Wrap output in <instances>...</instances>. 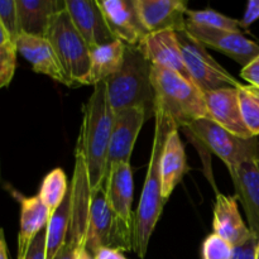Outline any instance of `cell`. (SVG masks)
I'll use <instances>...</instances> for the list:
<instances>
[{
    "mask_svg": "<svg viewBox=\"0 0 259 259\" xmlns=\"http://www.w3.org/2000/svg\"><path fill=\"white\" fill-rule=\"evenodd\" d=\"M0 23L9 35L10 40L15 45V40L20 34L15 0H0Z\"/></svg>",
    "mask_w": 259,
    "mask_h": 259,
    "instance_id": "28",
    "label": "cell"
},
{
    "mask_svg": "<svg viewBox=\"0 0 259 259\" xmlns=\"http://www.w3.org/2000/svg\"><path fill=\"white\" fill-rule=\"evenodd\" d=\"M146 120H148L147 114L141 108L124 109L114 114L106 171L116 163H131L137 137Z\"/></svg>",
    "mask_w": 259,
    "mask_h": 259,
    "instance_id": "10",
    "label": "cell"
},
{
    "mask_svg": "<svg viewBox=\"0 0 259 259\" xmlns=\"http://www.w3.org/2000/svg\"><path fill=\"white\" fill-rule=\"evenodd\" d=\"M56 51L73 88L89 85L91 70L90 47L73 25L67 10L57 13L46 35Z\"/></svg>",
    "mask_w": 259,
    "mask_h": 259,
    "instance_id": "6",
    "label": "cell"
},
{
    "mask_svg": "<svg viewBox=\"0 0 259 259\" xmlns=\"http://www.w3.org/2000/svg\"><path fill=\"white\" fill-rule=\"evenodd\" d=\"M204 95L207 118L234 136L244 139L254 138L243 121L237 88H222L207 91Z\"/></svg>",
    "mask_w": 259,
    "mask_h": 259,
    "instance_id": "14",
    "label": "cell"
},
{
    "mask_svg": "<svg viewBox=\"0 0 259 259\" xmlns=\"http://www.w3.org/2000/svg\"><path fill=\"white\" fill-rule=\"evenodd\" d=\"M138 47L152 65L168 68L192 81L185 65L181 47L175 30L148 33L139 42Z\"/></svg>",
    "mask_w": 259,
    "mask_h": 259,
    "instance_id": "16",
    "label": "cell"
},
{
    "mask_svg": "<svg viewBox=\"0 0 259 259\" xmlns=\"http://www.w3.org/2000/svg\"><path fill=\"white\" fill-rule=\"evenodd\" d=\"M175 125L163 113L156 110L154 115V137L152 144L151 157L147 168L144 186L136 211V227H134V252L141 258L146 257L149 239L158 223L166 200L162 197L161 184V158L164 143L169 132Z\"/></svg>",
    "mask_w": 259,
    "mask_h": 259,
    "instance_id": "2",
    "label": "cell"
},
{
    "mask_svg": "<svg viewBox=\"0 0 259 259\" xmlns=\"http://www.w3.org/2000/svg\"><path fill=\"white\" fill-rule=\"evenodd\" d=\"M67 192V177L65 172L61 168H55L45 177L38 196L52 215L62 204Z\"/></svg>",
    "mask_w": 259,
    "mask_h": 259,
    "instance_id": "25",
    "label": "cell"
},
{
    "mask_svg": "<svg viewBox=\"0 0 259 259\" xmlns=\"http://www.w3.org/2000/svg\"><path fill=\"white\" fill-rule=\"evenodd\" d=\"M238 99L245 126L253 137H259V89L242 85L238 88Z\"/></svg>",
    "mask_w": 259,
    "mask_h": 259,
    "instance_id": "26",
    "label": "cell"
},
{
    "mask_svg": "<svg viewBox=\"0 0 259 259\" xmlns=\"http://www.w3.org/2000/svg\"><path fill=\"white\" fill-rule=\"evenodd\" d=\"M109 206L120 219L136 227L133 204V171L131 163H116L106 171L103 184Z\"/></svg>",
    "mask_w": 259,
    "mask_h": 259,
    "instance_id": "18",
    "label": "cell"
},
{
    "mask_svg": "<svg viewBox=\"0 0 259 259\" xmlns=\"http://www.w3.org/2000/svg\"><path fill=\"white\" fill-rule=\"evenodd\" d=\"M176 35L191 80L202 93L205 94L222 88L238 89L242 86L237 78L233 77L211 57L204 45L197 42L186 32V28L176 32Z\"/></svg>",
    "mask_w": 259,
    "mask_h": 259,
    "instance_id": "8",
    "label": "cell"
},
{
    "mask_svg": "<svg viewBox=\"0 0 259 259\" xmlns=\"http://www.w3.org/2000/svg\"><path fill=\"white\" fill-rule=\"evenodd\" d=\"M114 124V111L106 91V81L94 86V91L82 108L76 149L82 153L88 168L91 192L103 186L106 174L108 151Z\"/></svg>",
    "mask_w": 259,
    "mask_h": 259,
    "instance_id": "1",
    "label": "cell"
},
{
    "mask_svg": "<svg viewBox=\"0 0 259 259\" xmlns=\"http://www.w3.org/2000/svg\"><path fill=\"white\" fill-rule=\"evenodd\" d=\"M22 259H46V228L33 239Z\"/></svg>",
    "mask_w": 259,
    "mask_h": 259,
    "instance_id": "32",
    "label": "cell"
},
{
    "mask_svg": "<svg viewBox=\"0 0 259 259\" xmlns=\"http://www.w3.org/2000/svg\"><path fill=\"white\" fill-rule=\"evenodd\" d=\"M240 76L250 86H254V88L259 89V56L242 68Z\"/></svg>",
    "mask_w": 259,
    "mask_h": 259,
    "instance_id": "33",
    "label": "cell"
},
{
    "mask_svg": "<svg viewBox=\"0 0 259 259\" xmlns=\"http://www.w3.org/2000/svg\"><path fill=\"white\" fill-rule=\"evenodd\" d=\"M152 63L138 46H126L120 70L106 80V91L114 114L141 108L147 118L156 115V94L151 81Z\"/></svg>",
    "mask_w": 259,
    "mask_h": 259,
    "instance_id": "3",
    "label": "cell"
},
{
    "mask_svg": "<svg viewBox=\"0 0 259 259\" xmlns=\"http://www.w3.org/2000/svg\"><path fill=\"white\" fill-rule=\"evenodd\" d=\"M258 138H259V137H258Z\"/></svg>",
    "mask_w": 259,
    "mask_h": 259,
    "instance_id": "41",
    "label": "cell"
},
{
    "mask_svg": "<svg viewBox=\"0 0 259 259\" xmlns=\"http://www.w3.org/2000/svg\"><path fill=\"white\" fill-rule=\"evenodd\" d=\"M17 53L14 45L0 46V89L9 85L14 76Z\"/></svg>",
    "mask_w": 259,
    "mask_h": 259,
    "instance_id": "30",
    "label": "cell"
},
{
    "mask_svg": "<svg viewBox=\"0 0 259 259\" xmlns=\"http://www.w3.org/2000/svg\"><path fill=\"white\" fill-rule=\"evenodd\" d=\"M95 259H125L123 253L115 249H109V248H101L95 253Z\"/></svg>",
    "mask_w": 259,
    "mask_h": 259,
    "instance_id": "36",
    "label": "cell"
},
{
    "mask_svg": "<svg viewBox=\"0 0 259 259\" xmlns=\"http://www.w3.org/2000/svg\"><path fill=\"white\" fill-rule=\"evenodd\" d=\"M126 45L116 39L111 43L90 48L91 70L89 85H98L106 81L120 70Z\"/></svg>",
    "mask_w": 259,
    "mask_h": 259,
    "instance_id": "23",
    "label": "cell"
},
{
    "mask_svg": "<svg viewBox=\"0 0 259 259\" xmlns=\"http://www.w3.org/2000/svg\"><path fill=\"white\" fill-rule=\"evenodd\" d=\"M81 249L76 248L75 245L70 244V243H65L63 247L61 248L60 252L56 254L53 259H77V254Z\"/></svg>",
    "mask_w": 259,
    "mask_h": 259,
    "instance_id": "35",
    "label": "cell"
},
{
    "mask_svg": "<svg viewBox=\"0 0 259 259\" xmlns=\"http://www.w3.org/2000/svg\"><path fill=\"white\" fill-rule=\"evenodd\" d=\"M71 189L58 209L51 215L46 227V259H53L63 247L71 217Z\"/></svg>",
    "mask_w": 259,
    "mask_h": 259,
    "instance_id": "24",
    "label": "cell"
},
{
    "mask_svg": "<svg viewBox=\"0 0 259 259\" xmlns=\"http://www.w3.org/2000/svg\"><path fill=\"white\" fill-rule=\"evenodd\" d=\"M66 10L90 48L116 40L98 0H66Z\"/></svg>",
    "mask_w": 259,
    "mask_h": 259,
    "instance_id": "12",
    "label": "cell"
},
{
    "mask_svg": "<svg viewBox=\"0 0 259 259\" xmlns=\"http://www.w3.org/2000/svg\"><path fill=\"white\" fill-rule=\"evenodd\" d=\"M77 259H95V257H94L86 248H83V249H81L80 252H78Z\"/></svg>",
    "mask_w": 259,
    "mask_h": 259,
    "instance_id": "39",
    "label": "cell"
},
{
    "mask_svg": "<svg viewBox=\"0 0 259 259\" xmlns=\"http://www.w3.org/2000/svg\"><path fill=\"white\" fill-rule=\"evenodd\" d=\"M259 243V238L252 234V237L244 243L233 247V257L232 259H255L257 254V247Z\"/></svg>",
    "mask_w": 259,
    "mask_h": 259,
    "instance_id": "31",
    "label": "cell"
},
{
    "mask_svg": "<svg viewBox=\"0 0 259 259\" xmlns=\"http://www.w3.org/2000/svg\"><path fill=\"white\" fill-rule=\"evenodd\" d=\"M151 81L156 94V110L163 113L179 129L207 118L204 93L192 81L157 65H152Z\"/></svg>",
    "mask_w": 259,
    "mask_h": 259,
    "instance_id": "4",
    "label": "cell"
},
{
    "mask_svg": "<svg viewBox=\"0 0 259 259\" xmlns=\"http://www.w3.org/2000/svg\"><path fill=\"white\" fill-rule=\"evenodd\" d=\"M51 218L50 210L40 197H20V228L18 234V257L22 259L33 239L42 232Z\"/></svg>",
    "mask_w": 259,
    "mask_h": 259,
    "instance_id": "22",
    "label": "cell"
},
{
    "mask_svg": "<svg viewBox=\"0 0 259 259\" xmlns=\"http://www.w3.org/2000/svg\"><path fill=\"white\" fill-rule=\"evenodd\" d=\"M233 245L220 235L210 234L202 244V259H232Z\"/></svg>",
    "mask_w": 259,
    "mask_h": 259,
    "instance_id": "29",
    "label": "cell"
},
{
    "mask_svg": "<svg viewBox=\"0 0 259 259\" xmlns=\"http://www.w3.org/2000/svg\"><path fill=\"white\" fill-rule=\"evenodd\" d=\"M136 4L148 33L186 28V0H136Z\"/></svg>",
    "mask_w": 259,
    "mask_h": 259,
    "instance_id": "15",
    "label": "cell"
},
{
    "mask_svg": "<svg viewBox=\"0 0 259 259\" xmlns=\"http://www.w3.org/2000/svg\"><path fill=\"white\" fill-rule=\"evenodd\" d=\"M212 227L215 234L224 238L233 247L244 243L253 234L249 227L243 222L237 197L223 195L220 192H218L215 200Z\"/></svg>",
    "mask_w": 259,
    "mask_h": 259,
    "instance_id": "19",
    "label": "cell"
},
{
    "mask_svg": "<svg viewBox=\"0 0 259 259\" xmlns=\"http://www.w3.org/2000/svg\"><path fill=\"white\" fill-rule=\"evenodd\" d=\"M8 45H14V43L10 40L9 35H8V33L5 32L4 27H3L2 23H0V46H8Z\"/></svg>",
    "mask_w": 259,
    "mask_h": 259,
    "instance_id": "38",
    "label": "cell"
},
{
    "mask_svg": "<svg viewBox=\"0 0 259 259\" xmlns=\"http://www.w3.org/2000/svg\"><path fill=\"white\" fill-rule=\"evenodd\" d=\"M180 129L174 126L169 132L168 137L164 143L163 153L161 158V184H162V197L168 200L177 185L182 181L185 175L189 172L186 153H185L184 144L180 138Z\"/></svg>",
    "mask_w": 259,
    "mask_h": 259,
    "instance_id": "21",
    "label": "cell"
},
{
    "mask_svg": "<svg viewBox=\"0 0 259 259\" xmlns=\"http://www.w3.org/2000/svg\"><path fill=\"white\" fill-rule=\"evenodd\" d=\"M20 33L47 35L53 17L66 9V0H15Z\"/></svg>",
    "mask_w": 259,
    "mask_h": 259,
    "instance_id": "20",
    "label": "cell"
},
{
    "mask_svg": "<svg viewBox=\"0 0 259 259\" xmlns=\"http://www.w3.org/2000/svg\"><path fill=\"white\" fill-rule=\"evenodd\" d=\"M259 19V0H249L245 9L244 15L239 20L240 28L247 29L248 27L255 23Z\"/></svg>",
    "mask_w": 259,
    "mask_h": 259,
    "instance_id": "34",
    "label": "cell"
},
{
    "mask_svg": "<svg viewBox=\"0 0 259 259\" xmlns=\"http://www.w3.org/2000/svg\"><path fill=\"white\" fill-rule=\"evenodd\" d=\"M101 248L119 252L134 250V225L128 224L109 206L104 186L91 192L86 249L95 255Z\"/></svg>",
    "mask_w": 259,
    "mask_h": 259,
    "instance_id": "5",
    "label": "cell"
},
{
    "mask_svg": "<svg viewBox=\"0 0 259 259\" xmlns=\"http://www.w3.org/2000/svg\"><path fill=\"white\" fill-rule=\"evenodd\" d=\"M106 23L116 39L126 46H138L148 34L136 0H98Z\"/></svg>",
    "mask_w": 259,
    "mask_h": 259,
    "instance_id": "11",
    "label": "cell"
},
{
    "mask_svg": "<svg viewBox=\"0 0 259 259\" xmlns=\"http://www.w3.org/2000/svg\"><path fill=\"white\" fill-rule=\"evenodd\" d=\"M186 20L196 25L214 29L230 30V32H240L239 20L227 17L224 14L215 12L212 9L205 10H189L186 12Z\"/></svg>",
    "mask_w": 259,
    "mask_h": 259,
    "instance_id": "27",
    "label": "cell"
},
{
    "mask_svg": "<svg viewBox=\"0 0 259 259\" xmlns=\"http://www.w3.org/2000/svg\"><path fill=\"white\" fill-rule=\"evenodd\" d=\"M186 32L204 45L224 53L243 67L259 56V45L248 39L242 32L201 27L186 20Z\"/></svg>",
    "mask_w": 259,
    "mask_h": 259,
    "instance_id": "9",
    "label": "cell"
},
{
    "mask_svg": "<svg viewBox=\"0 0 259 259\" xmlns=\"http://www.w3.org/2000/svg\"><path fill=\"white\" fill-rule=\"evenodd\" d=\"M15 48L17 52L32 65L34 72L47 75L57 82L73 88L70 77L58 60L57 53L47 38L20 33L15 40Z\"/></svg>",
    "mask_w": 259,
    "mask_h": 259,
    "instance_id": "13",
    "label": "cell"
},
{
    "mask_svg": "<svg viewBox=\"0 0 259 259\" xmlns=\"http://www.w3.org/2000/svg\"><path fill=\"white\" fill-rule=\"evenodd\" d=\"M229 174L235 197L247 215L249 230L259 238V159H250L229 168Z\"/></svg>",
    "mask_w": 259,
    "mask_h": 259,
    "instance_id": "17",
    "label": "cell"
},
{
    "mask_svg": "<svg viewBox=\"0 0 259 259\" xmlns=\"http://www.w3.org/2000/svg\"><path fill=\"white\" fill-rule=\"evenodd\" d=\"M0 259H8V249L3 229H0Z\"/></svg>",
    "mask_w": 259,
    "mask_h": 259,
    "instance_id": "37",
    "label": "cell"
},
{
    "mask_svg": "<svg viewBox=\"0 0 259 259\" xmlns=\"http://www.w3.org/2000/svg\"><path fill=\"white\" fill-rule=\"evenodd\" d=\"M255 259H259V243H258V247H257V254H255Z\"/></svg>",
    "mask_w": 259,
    "mask_h": 259,
    "instance_id": "40",
    "label": "cell"
},
{
    "mask_svg": "<svg viewBox=\"0 0 259 259\" xmlns=\"http://www.w3.org/2000/svg\"><path fill=\"white\" fill-rule=\"evenodd\" d=\"M184 131H186L187 136L191 134L192 138L199 141L211 153L217 154L227 164L228 169L250 159H259V139L257 137L249 139L240 138L209 118L199 119L184 128Z\"/></svg>",
    "mask_w": 259,
    "mask_h": 259,
    "instance_id": "7",
    "label": "cell"
}]
</instances>
